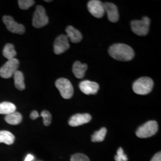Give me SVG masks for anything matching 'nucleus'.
Wrapping results in <instances>:
<instances>
[{"label": "nucleus", "mask_w": 161, "mask_h": 161, "mask_svg": "<svg viewBox=\"0 0 161 161\" xmlns=\"http://www.w3.org/2000/svg\"><path fill=\"white\" fill-rule=\"evenodd\" d=\"M109 54L119 61H130L134 57V52L131 47L124 44H115L110 47Z\"/></svg>", "instance_id": "f257e3e1"}, {"label": "nucleus", "mask_w": 161, "mask_h": 161, "mask_svg": "<svg viewBox=\"0 0 161 161\" xmlns=\"http://www.w3.org/2000/svg\"><path fill=\"white\" fill-rule=\"evenodd\" d=\"M153 81L149 77H142L136 80L132 86L134 92L139 95H146L151 92Z\"/></svg>", "instance_id": "f03ea898"}, {"label": "nucleus", "mask_w": 161, "mask_h": 161, "mask_svg": "<svg viewBox=\"0 0 161 161\" xmlns=\"http://www.w3.org/2000/svg\"><path fill=\"white\" fill-rule=\"evenodd\" d=\"M158 130V125L155 121H150L139 127L136 131V136L141 138H149L154 136Z\"/></svg>", "instance_id": "7ed1b4c3"}, {"label": "nucleus", "mask_w": 161, "mask_h": 161, "mask_svg": "<svg viewBox=\"0 0 161 161\" xmlns=\"http://www.w3.org/2000/svg\"><path fill=\"white\" fill-rule=\"evenodd\" d=\"M150 20L147 17H143L142 20H133L131 23L132 32L138 36H145L149 31Z\"/></svg>", "instance_id": "20e7f679"}, {"label": "nucleus", "mask_w": 161, "mask_h": 161, "mask_svg": "<svg viewBox=\"0 0 161 161\" xmlns=\"http://www.w3.org/2000/svg\"><path fill=\"white\" fill-rule=\"evenodd\" d=\"M56 86L62 97L64 99H69L74 95V87L71 82L68 79L59 78L56 81Z\"/></svg>", "instance_id": "39448f33"}, {"label": "nucleus", "mask_w": 161, "mask_h": 161, "mask_svg": "<svg viewBox=\"0 0 161 161\" xmlns=\"http://www.w3.org/2000/svg\"><path fill=\"white\" fill-rule=\"evenodd\" d=\"M48 23V17L45 8L41 6L36 7L32 18V25L35 28H41Z\"/></svg>", "instance_id": "423d86ee"}, {"label": "nucleus", "mask_w": 161, "mask_h": 161, "mask_svg": "<svg viewBox=\"0 0 161 161\" xmlns=\"http://www.w3.org/2000/svg\"><path fill=\"white\" fill-rule=\"evenodd\" d=\"M19 62L17 58L8 60L0 69V76L5 79L11 78L17 70Z\"/></svg>", "instance_id": "0eeeda50"}, {"label": "nucleus", "mask_w": 161, "mask_h": 161, "mask_svg": "<svg viewBox=\"0 0 161 161\" xmlns=\"http://www.w3.org/2000/svg\"><path fill=\"white\" fill-rule=\"evenodd\" d=\"M3 23L6 25L7 29L14 34H23L25 32V26L22 24L17 23L10 16H4L3 17Z\"/></svg>", "instance_id": "6e6552de"}, {"label": "nucleus", "mask_w": 161, "mask_h": 161, "mask_svg": "<svg viewBox=\"0 0 161 161\" xmlns=\"http://www.w3.org/2000/svg\"><path fill=\"white\" fill-rule=\"evenodd\" d=\"M88 10L94 17L102 18L104 16L105 10L104 3L98 0L90 1L87 5Z\"/></svg>", "instance_id": "1a4fd4ad"}, {"label": "nucleus", "mask_w": 161, "mask_h": 161, "mask_svg": "<svg viewBox=\"0 0 161 161\" xmlns=\"http://www.w3.org/2000/svg\"><path fill=\"white\" fill-rule=\"evenodd\" d=\"M69 40L66 35H60L58 36L54 43V52L56 54H60L68 50Z\"/></svg>", "instance_id": "9d476101"}, {"label": "nucleus", "mask_w": 161, "mask_h": 161, "mask_svg": "<svg viewBox=\"0 0 161 161\" xmlns=\"http://www.w3.org/2000/svg\"><path fill=\"white\" fill-rule=\"evenodd\" d=\"M79 86L80 91L87 95L96 94L99 90V85L97 83L90 80H85L80 82Z\"/></svg>", "instance_id": "9b49d317"}, {"label": "nucleus", "mask_w": 161, "mask_h": 161, "mask_svg": "<svg viewBox=\"0 0 161 161\" xmlns=\"http://www.w3.org/2000/svg\"><path fill=\"white\" fill-rule=\"evenodd\" d=\"M92 116L88 114H78L70 118L69 125L71 127H78L88 123L92 120Z\"/></svg>", "instance_id": "f8f14e48"}, {"label": "nucleus", "mask_w": 161, "mask_h": 161, "mask_svg": "<svg viewBox=\"0 0 161 161\" xmlns=\"http://www.w3.org/2000/svg\"><path fill=\"white\" fill-rule=\"evenodd\" d=\"M104 10L107 13L108 19L111 22L115 23L119 20V13L117 7L111 3H104Z\"/></svg>", "instance_id": "ddd939ff"}, {"label": "nucleus", "mask_w": 161, "mask_h": 161, "mask_svg": "<svg viewBox=\"0 0 161 161\" xmlns=\"http://www.w3.org/2000/svg\"><path fill=\"white\" fill-rule=\"evenodd\" d=\"M66 32L67 37L69 38L72 42L78 43L82 39V35L80 32L72 26H68L66 29Z\"/></svg>", "instance_id": "4468645a"}, {"label": "nucleus", "mask_w": 161, "mask_h": 161, "mask_svg": "<svg viewBox=\"0 0 161 161\" xmlns=\"http://www.w3.org/2000/svg\"><path fill=\"white\" fill-rule=\"evenodd\" d=\"M88 68L86 64H81L80 62L76 61L75 62L72 68V72L76 78L78 79L82 78Z\"/></svg>", "instance_id": "2eb2a0df"}, {"label": "nucleus", "mask_w": 161, "mask_h": 161, "mask_svg": "<svg viewBox=\"0 0 161 161\" xmlns=\"http://www.w3.org/2000/svg\"><path fill=\"white\" fill-rule=\"evenodd\" d=\"M14 86L17 90L22 91L25 88V84L24 82V75L21 71L17 70L14 74Z\"/></svg>", "instance_id": "dca6fc26"}, {"label": "nucleus", "mask_w": 161, "mask_h": 161, "mask_svg": "<svg viewBox=\"0 0 161 161\" xmlns=\"http://www.w3.org/2000/svg\"><path fill=\"white\" fill-rule=\"evenodd\" d=\"M15 137L12 132L8 131H0V143H3L7 145H11L14 142Z\"/></svg>", "instance_id": "f3484780"}, {"label": "nucleus", "mask_w": 161, "mask_h": 161, "mask_svg": "<svg viewBox=\"0 0 161 161\" xmlns=\"http://www.w3.org/2000/svg\"><path fill=\"white\" fill-rule=\"evenodd\" d=\"M16 107L12 103L4 102L0 103V114L8 115L16 112Z\"/></svg>", "instance_id": "a211bd4d"}, {"label": "nucleus", "mask_w": 161, "mask_h": 161, "mask_svg": "<svg viewBox=\"0 0 161 161\" xmlns=\"http://www.w3.org/2000/svg\"><path fill=\"white\" fill-rule=\"evenodd\" d=\"M5 121L10 125H17L22 121V116L19 112H14L6 115Z\"/></svg>", "instance_id": "6ab92c4d"}, {"label": "nucleus", "mask_w": 161, "mask_h": 161, "mask_svg": "<svg viewBox=\"0 0 161 161\" xmlns=\"http://www.w3.org/2000/svg\"><path fill=\"white\" fill-rule=\"evenodd\" d=\"M3 54L4 58L8 60L14 58L16 56V52L14 50V46L12 44H7L4 47Z\"/></svg>", "instance_id": "aec40b11"}, {"label": "nucleus", "mask_w": 161, "mask_h": 161, "mask_svg": "<svg viewBox=\"0 0 161 161\" xmlns=\"http://www.w3.org/2000/svg\"><path fill=\"white\" fill-rule=\"evenodd\" d=\"M107 133V129L104 127L102 128L98 131L93 134L92 136V140L93 142H103Z\"/></svg>", "instance_id": "412c9836"}, {"label": "nucleus", "mask_w": 161, "mask_h": 161, "mask_svg": "<svg viewBox=\"0 0 161 161\" xmlns=\"http://www.w3.org/2000/svg\"><path fill=\"white\" fill-rule=\"evenodd\" d=\"M35 4L33 0H19L18 1V4L20 8L22 10H28L31 6Z\"/></svg>", "instance_id": "4be33fe9"}, {"label": "nucleus", "mask_w": 161, "mask_h": 161, "mask_svg": "<svg viewBox=\"0 0 161 161\" xmlns=\"http://www.w3.org/2000/svg\"><path fill=\"white\" fill-rule=\"evenodd\" d=\"M41 116L43 118V123H44V125H46V126L50 125L52 122V119L51 114L47 110H43L41 114Z\"/></svg>", "instance_id": "5701e85b"}, {"label": "nucleus", "mask_w": 161, "mask_h": 161, "mask_svg": "<svg viewBox=\"0 0 161 161\" xmlns=\"http://www.w3.org/2000/svg\"><path fill=\"white\" fill-rule=\"evenodd\" d=\"M115 161H128L127 155L124 154L122 147H119L117 150V154L115 156Z\"/></svg>", "instance_id": "b1692460"}, {"label": "nucleus", "mask_w": 161, "mask_h": 161, "mask_svg": "<svg viewBox=\"0 0 161 161\" xmlns=\"http://www.w3.org/2000/svg\"><path fill=\"white\" fill-rule=\"evenodd\" d=\"M70 161H90L86 155L82 153H76L72 156Z\"/></svg>", "instance_id": "393cba45"}, {"label": "nucleus", "mask_w": 161, "mask_h": 161, "mask_svg": "<svg viewBox=\"0 0 161 161\" xmlns=\"http://www.w3.org/2000/svg\"><path fill=\"white\" fill-rule=\"evenodd\" d=\"M38 117H39V114H38V112L36 111V110L32 111V112H31V115H30V118H31V119H32V120L36 119L38 118Z\"/></svg>", "instance_id": "a878e982"}, {"label": "nucleus", "mask_w": 161, "mask_h": 161, "mask_svg": "<svg viewBox=\"0 0 161 161\" xmlns=\"http://www.w3.org/2000/svg\"><path fill=\"white\" fill-rule=\"evenodd\" d=\"M151 161H161V153L158 152L156 155L153 156Z\"/></svg>", "instance_id": "bb28decb"}, {"label": "nucleus", "mask_w": 161, "mask_h": 161, "mask_svg": "<svg viewBox=\"0 0 161 161\" xmlns=\"http://www.w3.org/2000/svg\"><path fill=\"white\" fill-rule=\"evenodd\" d=\"M34 159V156L31 154L28 155L24 161H32Z\"/></svg>", "instance_id": "cd10ccee"}, {"label": "nucleus", "mask_w": 161, "mask_h": 161, "mask_svg": "<svg viewBox=\"0 0 161 161\" xmlns=\"http://www.w3.org/2000/svg\"><path fill=\"white\" fill-rule=\"evenodd\" d=\"M45 1H46V2H52L51 0H46Z\"/></svg>", "instance_id": "c85d7f7f"}]
</instances>
